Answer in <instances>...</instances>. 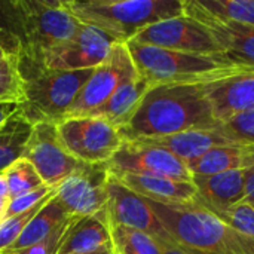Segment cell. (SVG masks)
<instances>
[{"label":"cell","instance_id":"6da1fadb","mask_svg":"<svg viewBox=\"0 0 254 254\" xmlns=\"http://www.w3.org/2000/svg\"><path fill=\"white\" fill-rule=\"evenodd\" d=\"M217 127L204 83H167L150 86L135 115L121 132L124 140H149Z\"/></svg>","mask_w":254,"mask_h":254},{"label":"cell","instance_id":"7a4b0ae2","mask_svg":"<svg viewBox=\"0 0 254 254\" xmlns=\"http://www.w3.org/2000/svg\"><path fill=\"white\" fill-rule=\"evenodd\" d=\"M171 240L196 254H254L250 238L196 201L190 204L165 205L146 199Z\"/></svg>","mask_w":254,"mask_h":254},{"label":"cell","instance_id":"3957f363","mask_svg":"<svg viewBox=\"0 0 254 254\" xmlns=\"http://www.w3.org/2000/svg\"><path fill=\"white\" fill-rule=\"evenodd\" d=\"M71 13L119 43L131 42L156 22L185 15L183 0H67Z\"/></svg>","mask_w":254,"mask_h":254},{"label":"cell","instance_id":"277c9868","mask_svg":"<svg viewBox=\"0 0 254 254\" xmlns=\"http://www.w3.org/2000/svg\"><path fill=\"white\" fill-rule=\"evenodd\" d=\"M127 46L138 74L152 86L167 83H210L244 70L225 55L179 52L134 42H128Z\"/></svg>","mask_w":254,"mask_h":254},{"label":"cell","instance_id":"5b68a950","mask_svg":"<svg viewBox=\"0 0 254 254\" xmlns=\"http://www.w3.org/2000/svg\"><path fill=\"white\" fill-rule=\"evenodd\" d=\"M21 61L42 65V57L82 25L61 0H13Z\"/></svg>","mask_w":254,"mask_h":254},{"label":"cell","instance_id":"8992f818","mask_svg":"<svg viewBox=\"0 0 254 254\" xmlns=\"http://www.w3.org/2000/svg\"><path fill=\"white\" fill-rule=\"evenodd\" d=\"M24 76V101L19 112L31 124L60 122L64 119L89 79L92 70H49L21 61Z\"/></svg>","mask_w":254,"mask_h":254},{"label":"cell","instance_id":"52a82bcc","mask_svg":"<svg viewBox=\"0 0 254 254\" xmlns=\"http://www.w3.org/2000/svg\"><path fill=\"white\" fill-rule=\"evenodd\" d=\"M57 129L65 150L88 165L107 164L125 141L121 129L92 115L64 118Z\"/></svg>","mask_w":254,"mask_h":254},{"label":"cell","instance_id":"ba28073f","mask_svg":"<svg viewBox=\"0 0 254 254\" xmlns=\"http://www.w3.org/2000/svg\"><path fill=\"white\" fill-rule=\"evenodd\" d=\"M131 42L179 52L223 55L222 48L211 30L188 15L170 18L149 25L147 28L141 30Z\"/></svg>","mask_w":254,"mask_h":254},{"label":"cell","instance_id":"9c48e42d","mask_svg":"<svg viewBox=\"0 0 254 254\" xmlns=\"http://www.w3.org/2000/svg\"><path fill=\"white\" fill-rule=\"evenodd\" d=\"M137 74L138 71L127 43H118L106 61L92 70L89 79L80 89L65 118L86 116L94 113L125 80Z\"/></svg>","mask_w":254,"mask_h":254},{"label":"cell","instance_id":"30bf717a","mask_svg":"<svg viewBox=\"0 0 254 254\" xmlns=\"http://www.w3.org/2000/svg\"><path fill=\"white\" fill-rule=\"evenodd\" d=\"M22 158L36 168L43 183L51 188H58L67 177L85 165L65 150L54 122L33 125Z\"/></svg>","mask_w":254,"mask_h":254},{"label":"cell","instance_id":"8fae6325","mask_svg":"<svg viewBox=\"0 0 254 254\" xmlns=\"http://www.w3.org/2000/svg\"><path fill=\"white\" fill-rule=\"evenodd\" d=\"M118 43L103 30L82 24L68 40L49 49L42 57V67L64 71L94 70L106 61Z\"/></svg>","mask_w":254,"mask_h":254},{"label":"cell","instance_id":"7c38bea8","mask_svg":"<svg viewBox=\"0 0 254 254\" xmlns=\"http://www.w3.org/2000/svg\"><path fill=\"white\" fill-rule=\"evenodd\" d=\"M110 173H132L192 182L188 165L168 150L144 140H125L106 164Z\"/></svg>","mask_w":254,"mask_h":254},{"label":"cell","instance_id":"4fadbf2b","mask_svg":"<svg viewBox=\"0 0 254 254\" xmlns=\"http://www.w3.org/2000/svg\"><path fill=\"white\" fill-rule=\"evenodd\" d=\"M109 179L106 164H85L57 188L55 196L70 217L95 216L106 210Z\"/></svg>","mask_w":254,"mask_h":254},{"label":"cell","instance_id":"5bb4252c","mask_svg":"<svg viewBox=\"0 0 254 254\" xmlns=\"http://www.w3.org/2000/svg\"><path fill=\"white\" fill-rule=\"evenodd\" d=\"M104 217L109 226L140 231L159 241L171 240L149 202L143 196L125 188L112 176L109 179V199L104 210Z\"/></svg>","mask_w":254,"mask_h":254},{"label":"cell","instance_id":"9a60e30c","mask_svg":"<svg viewBox=\"0 0 254 254\" xmlns=\"http://www.w3.org/2000/svg\"><path fill=\"white\" fill-rule=\"evenodd\" d=\"M185 15L192 16L207 25L219 42L222 52L235 65L243 68H254V27L237 22L222 21L202 7L195 0L185 1Z\"/></svg>","mask_w":254,"mask_h":254},{"label":"cell","instance_id":"2e32d148","mask_svg":"<svg viewBox=\"0 0 254 254\" xmlns=\"http://www.w3.org/2000/svg\"><path fill=\"white\" fill-rule=\"evenodd\" d=\"M213 116L223 124L254 109V68H244L226 77L204 83Z\"/></svg>","mask_w":254,"mask_h":254},{"label":"cell","instance_id":"e0dca14e","mask_svg":"<svg viewBox=\"0 0 254 254\" xmlns=\"http://www.w3.org/2000/svg\"><path fill=\"white\" fill-rule=\"evenodd\" d=\"M110 176L134 193L153 202L179 205L196 201V188L193 182H182L168 177L132 173H110Z\"/></svg>","mask_w":254,"mask_h":254},{"label":"cell","instance_id":"ac0fdd59","mask_svg":"<svg viewBox=\"0 0 254 254\" xmlns=\"http://www.w3.org/2000/svg\"><path fill=\"white\" fill-rule=\"evenodd\" d=\"M196 202L213 214H219L246 199L244 171L232 170L214 176H195Z\"/></svg>","mask_w":254,"mask_h":254},{"label":"cell","instance_id":"d6986e66","mask_svg":"<svg viewBox=\"0 0 254 254\" xmlns=\"http://www.w3.org/2000/svg\"><path fill=\"white\" fill-rule=\"evenodd\" d=\"M150 86L152 85L144 77L137 74L125 80L112 94V97L91 115L107 121L118 129H122L135 115L143 97L150 89Z\"/></svg>","mask_w":254,"mask_h":254},{"label":"cell","instance_id":"ffe728a7","mask_svg":"<svg viewBox=\"0 0 254 254\" xmlns=\"http://www.w3.org/2000/svg\"><path fill=\"white\" fill-rule=\"evenodd\" d=\"M112 249L110 226L104 213L77 217L64 238L58 254H83Z\"/></svg>","mask_w":254,"mask_h":254},{"label":"cell","instance_id":"44dd1931","mask_svg":"<svg viewBox=\"0 0 254 254\" xmlns=\"http://www.w3.org/2000/svg\"><path fill=\"white\" fill-rule=\"evenodd\" d=\"M152 144H156L170 153H173L176 158H179L186 165L196 158L202 156L205 152L216 146L231 144L228 138H225L217 128L214 129H189L165 137L158 138H149L144 140Z\"/></svg>","mask_w":254,"mask_h":254},{"label":"cell","instance_id":"7402d4cb","mask_svg":"<svg viewBox=\"0 0 254 254\" xmlns=\"http://www.w3.org/2000/svg\"><path fill=\"white\" fill-rule=\"evenodd\" d=\"M71 217L65 213L63 205L58 202L57 196L54 195L28 222L19 238L6 250V252H19L28 247H33L42 241H45L48 237H51L54 232H57L65 222H68ZM3 252V253H6Z\"/></svg>","mask_w":254,"mask_h":254},{"label":"cell","instance_id":"603a6c76","mask_svg":"<svg viewBox=\"0 0 254 254\" xmlns=\"http://www.w3.org/2000/svg\"><path fill=\"white\" fill-rule=\"evenodd\" d=\"M249 146L241 144H223L216 146L205 152L202 156L188 164L192 176H214L232 170H243Z\"/></svg>","mask_w":254,"mask_h":254},{"label":"cell","instance_id":"cb8c5ba5","mask_svg":"<svg viewBox=\"0 0 254 254\" xmlns=\"http://www.w3.org/2000/svg\"><path fill=\"white\" fill-rule=\"evenodd\" d=\"M33 125L18 112L0 127V174L15 161L22 158L24 147L30 137Z\"/></svg>","mask_w":254,"mask_h":254},{"label":"cell","instance_id":"d4e9b609","mask_svg":"<svg viewBox=\"0 0 254 254\" xmlns=\"http://www.w3.org/2000/svg\"><path fill=\"white\" fill-rule=\"evenodd\" d=\"M113 254H162L156 238L128 228L110 226Z\"/></svg>","mask_w":254,"mask_h":254},{"label":"cell","instance_id":"484cf974","mask_svg":"<svg viewBox=\"0 0 254 254\" xmlns=\"http://www.w3.org/2000/svg\"><path fill=\"white\" fill-rule=\"evenodd\" d=\"M24 83L21 57L18 54H9L0 58V103L22 104Z\"/></svg>","mask_w":254,"mask_h":254},{"label":"cell","instance_id":"4316f807","mask_svg":"<svg viewBox=\"0 0 254 254\" xmlns=\"http://www.w3.org/2000/svg\"><path fill=\"white\" fill-rule=\"evenodd\" d=\"M211 16L254 27V0H195Z\"/></svg>","mask_w":254,"mask_h":254},{"label":"cell","instance_id":"83f0119b","mask_svg":"<svg viewBox=\"0 0 254 254\" xmlns=\"http://www.w3.org/2000/svg\"><path fill=\"white\" fill-rule=\"evenodd\" d=\"M1 177L6 183L10 199L36 190L45 185L36 168L24 158H19L9 168H6Z\"/></svg>","mask_w":254,"mask_h":254},{"label":"cell","instance_id":"f1b7e54d","mask_svg":"<svg viewBox=\"0 0 254 254\" xmlns=\"http://www.w3.org/2000/svg\"><path fill=\"white\" fill-rule=\"evenodd\" d=\"M217 129L234 144L254 146V109L220 124Z\"/></svg>","mask_w":254,"mask_h":254},{"label":"cell","instance_id":"f546056e","mask_svg":"<svg viewBox=\"0 0 254 254\" xmlns=\"http://www.w3.org/2000/svg\"><path fill=\"white\" fill-rule=\"evenodd\" d=\"M49 201V199H48ZM42 202L39 205H36L34 208L28 210V211H24L21 214H16V216H10V217H6L1 223H0V253L6 252L18 238L19 235L22 234V231L25 229V226L28 225V222L33 219V216L48 202Z\"/></svg>","mask_w":254,"mask_h":254},{"label":"cell","instance_id":"4dcf8cb0","mask_svg":"<svg viewBox=\"0 0 254 254\" xmlns=\"http://www.w3.org/2000/svg\"><path fill=\"white\" fill-rule=\"evenodd\" d=\"M216 216L238 232L254 238V207L246 199Z\"/></svg>","mask_w":254,"mask_h":254},{"label":"cell","instance_id":"1f68e13d","mask_svg":"<svg viewBox=\"0 0 254 254\" xmlns=\"http://www.w3.org/2000/svg\"><path fill=\"white\" fill-rule=\"evenodd\" d=\"M55 193H57V188H51V186L43 185L42 188H39L36 190H31V192L24 193L18 198H13V199H10V204H9L7 217L28 211V210L34 208L36 205L51 199Z\"/></svg>","mask_w":254,"mask_h":254},{"label":"cell","instance_id":"d6a6232c","mask_svg":"<svg viewBox=\"0 0 254 254\" xmlns=\"http://www.w3.org/2000/svg\"><path fill=\"white\" fill-rule=\"evenodd\" d=\"M77 217H71L68 222H65L57 232H54L51 237H48L45 241L33 246V247H28V249H24V250H19V252H6V253L0 254H58V250L64 241V238L67 237L71 225L74 223Z\"/></svg>","mask_w":254,"mask_h":254},{"label":"cell","instance_id":"836d02e7","mask_svg":"<svg viewBox=\"0 0 254 254\" xmlns=\"http://www.w3.org/2000/svg\"><path fill=\"white\" fill-rule=\"evenodd\" d=\"M246 201L254 207V146H249L247 156L243 165Z\"/></svg>","mask_w":254,"mask_h":254},{"label":"cell","instance_id":"e575fe53","mask_svg":"<svg viewBox=\"0 0 254 254\" xmlns=\"http://www.w3.org/2000/svg\"><path fill=\"white\" fill-rule=\"evenodd\" d=\"M9 54L19 55V42L9 33L0 30V58H3Z\"/></svg>","mask_w":254,"mask_h":254},{"label":"cell","instance_id":"d590c367","mask_svg":"<svg viewBox=\"0 0 254 254\" xmlns=\"http://www.w3.org/2000/svg\"><path fill=\"white\" fill-rule=\"evenodd\" d=\"M9 204H10V196L6 188V183L0 174V223L7 217V210H9Z\"/></svg>","mask_w":254,"mask_h":254},{"label":"cell","instance_id":"8d00e7d4","mask_svg":"<svg viewBox=\"0 0 254 254\" xmlns=\"http://www.w3.org/2000/svg\"><path fill=\"white\" fill-rule=\"evenodd\" d=\"M159 241V240H158ZM162 254H196L190 250H186L183 247H180L177 243H174L173 240H167V241H159Z\"/></svg>","mask_w":254,"mask_h":254},{"label":"cell","instance_id":"74e56055","mask_svg":"<svg viewBox=\"0 0 254 254\" xmlns=\"http://www.w3.org/2000/svg\"><path fill=\"white\" fill-rule=\"evenodd\" d=\"M19 106L15 103H0V127L4 125L16 112Z\"/></svg>","mask_w":254,"mask_h":254},{"label":"cell","instance_id":"f35d334b","mask_svg":"<svg viewBox=\"0 0 254 254\" xmlns=\"http://www.w3.org/2000/svg\"><path fill=\"white\" fill-rule=\"evenodd\" d=\"M83 254H113V247L112 249H104L100 252H94V253H83Z\"/></svg>","mask_w":254,"mask_h":254}]
</instances>
